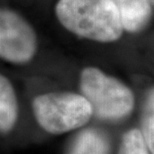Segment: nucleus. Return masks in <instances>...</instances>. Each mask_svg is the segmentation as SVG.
Here are the masks:
<instances>
[{
    "instance_id": "1",
    "label": "nucleus",
    "mask_w": 154,
    "mask_h": 154,
    "mask_svg": "<svg viewBox=\"0 0 154 154\" xmlns=\"http://www.w3.org/2000/svg\"><path fill=\"white\" fill-rule=\"evenodd\" d=\"M58 20L67 30L98 42H112L122 35L123 26L112 0H59Z\"/></svg>"
},
{
    "instance_id": "2",
    "label": "nucleus",
    "mask_w": 154,
    "mask_h": 154,
    "mask_svg": "<svg viewBox=\"0 0 154 154\" xmlns=\"http://www.w3.org/2000/svg\"><path fill=\"white\" fill-rule=\"evenodd\" d=\"M80 86L92 112L100 118H123L134 107V96L130 89L94 67H87L82 71Z\"/></svg>"
},
{
    "instance_id": "3",
    "label": "nucleus",
    "mask_w": 154,
    "mask_h": 154,
    "mask_svg": "<svg viewBox=\"0 0 154 154\" xmlns=\"http://www.w3.org/2000/svg\"><path fill=\"white\" fill-rule=\"evenodd\" d=\"M33 112L40 126L53 134L65 133L81 127L93 114L84 96L70 92L37 96L33 101Z\"/></svg>"
},
{
    "instance_id": "4",
    "label": "nucleus",
    "mask_w": 154,
    "mask_h": 154,
    "mask_svg": "<svg viewBox=\"0 0 154 154\" xmlns=\"http://www.w3.org/2000/svg\"><path fill=\"white\" fill-rule=\"evenodd\" d=\"M37 50V37L29 23L16 12L0 8V57L26 63Z\"/></svg>"
},
{
    "instance_id": "5",
    "label": "nucleus",
    "mask_w": 154,
    "mask_h": 154,
    "mask_svg": "<svg viewBox=\"0 0 154 154\" xmlns=\"http://www.w3.org/2000/svg\"><path fill=\"white\" fill-rule=\"evenodd\" d=\"M118 9L123 29L134 32L144 25L150 15L149 0H112Z\"/></svg>"
},
{
    "instance_id": "6",
    "label": "nucleus",
    "mask_w": 154,
    "mask_h": 154,
    "mask_svg": "<svg viewBox=\"0 0 154 154\" xmlns=\"http://www.w3.org/2000/svg\"><path fill=\"white\" fill-rule=\"evenodd\" d=\"M17 118V100L9 80L0 74V131H8Z\"/></svg>"
},
{
    "instance_id": "7",
    "label": "nucleus",
    "mask_w": 154,
    "mask_h": 154,
    "mask_svg": "<svg viewBox=\"0 0 154 154\" xmlns=\"http://www.w3.org/2000/svg\"><path fill=\"white\" fill-rule=\"evenodd\" d=\"M106 138L98 131L85 130L73 142L69 154H108Z\"/></svg>"
},
{
    "instance_id": "8",
    "label": "nucleus",
    "mask_w": 154,
    "mask_h": 154,
    "mask_svg": "<svg viewBox=\"0 0 154 154\" xmlns=\"http://www.w3.org/2000/svg\"><path fill=\"white\" fill-rule=\"evenodd\" d=\"M119 154H149L142 132L137 129H132L123 136Z\"/></svg>"
},
{
    "instance_id": "9",
    "label": "nucleus",
    "mask_w": 154,
    "mask_h": 154,
    "mask_svg": "<svg viewBox=\"0 0 154 154\" xmlns=\"http://www.w3.org/2000/svg\"><path fill=\"white\" fill-rule=\"evenodd\" d=\"M154 120H153V112L151 114H149L146 117V120L144 122V127H143V133L142 136L144 138L147 147H148L149 151L153 154L154 151Z\"/></svg>"
},
{
    "instance_id": "10",
    "label": "nucleus",
    "mask_w": 154,
    "mask_h": 154,
    "mask_svg": "<svg viewBox=\"0 0 154 154\" xmlns=\"http://www.w3.org/2000/svg\"><path fill=\"white\" fill-rule=\"evenodd\" d=\"M149 2H150V3H151V4H152V3H153V0H149Z\"/></svg>"
}]
</instances>
